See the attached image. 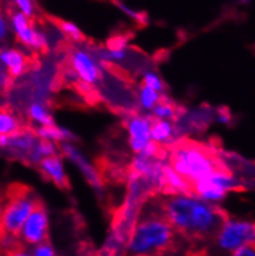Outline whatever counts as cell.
I'll list each match as a JSON object with an SVG mask.
<instances>
[{
  "instance_id": "23",
  "label": "cell",
  "mask_w": 255,
  "mask_h": 256,
  "mask_svg": "<svg viewBox=\"0 0 255 256\" xmlns=\"http://www.w3.org/2000/svg\"><path fill=\"white\" fill-rule=\"evenodd\" d=\"M142 84L161 94L165 90V83L161 80L160 76H158V73H155L154 70L144 72V74H142Z\"/></svg>"
},
{
  "instance_id": "27",
  "label": "cell",
  "mask_w": 255,
  "mask_h": 256,
  "mask_svg": "<svg viewBox=\"0 0 255 256\" xmlns=\"http://www.w3.org/2000/svg\"><path fill=\"white\" fill-rule=\"evenodd\" d=\"M230 256H255L254 245H246V246L240 248V249L232 252Z\"/></svg>"
},
{
  "instance_id": "31",
  "label": "cell",
  "mask_w": 255,
  "mask_h": 256,
  "mask_svg": "<svg viewBox=\"0 0 255 256\" xmlns=\"http://www.w3.org/2000/svg\"><path fill=\"white\" fill-rule=\"evenodd\" d=\"M217 116H218V122H222V124H228V122H230V114L228 110H226V112L220 110L218 112Z\"/></svg>"
},
{
  "instance_id": "20",
  "label": "cell",
  "mask_w": 255,
  "mask_h": 256,
  "mask_svg": "<svg viewBox=\"0 0 255 256\" xmlns=\"http://www.w3.org/2000/svg\"><path fill=\"white\" fill-rule=\"evenodd\" d=\"M28 116L34 122H38L41 126H48V125H54V119L50 112L48 110L45 106L40 102H35V103L30 104L28 110Z\"/></svg>"
},
{
  "instance_id": "29",
  "label": "cell",
  "mask_w": 255,
  "mask_h": 256,
  "mask_svg": "<svg viewBox=\"0 0 255 256\" xmlns=\"http://www.w3.org/2000/svg\"><path fill=\"white\" fill-rule=\"evenodd\" d=\"M6 256H32L31 255V250H28V248L24 246H18L15 249H12V252H6Z\"/></svg>"
},
{
  "instance_id": "25",
  "label": "cell",
  "mask_w": 255,
  "mask_h": 256,
  "mask_svg": "<svg viewBox=\"0 0 255 256\" xmlns=\"http://www.w3.org/2000/svg\"><path fill=\"white\" fill-rule=\"evenodd\" d=\"M18 6L20 12L26 15L28 18H32L35 14V5L32 0H12Z\"/></svg>"
},
{
  "instance_id": "4",
  "label": "cell",
  "mask_w": 255,
  "mask_h": 256,
  "mask_svg": "<svg viewBox=\"0 0 255 256\" xmlns=\"http://www.w3.org/2000/svg\"><path fill=\"white\" fill-rule=\"evenodd\" d=\"M5 196L6 198L2 204L0 213V235L19 238L26 219L40 203V200L31 188L20 184L10 187Z\"/></svg>"
},
{
  "instance_id": "12",
  "label": "cell",
  "mask_w": 255,
  "mask_h": 256,
  "mask_svg": "<svg viewBox=\"0 0 255 256\" xmlns=\"http://www.w3.org/2000/svg\"><path fill=\"white\" fill-rule=\"evenodd\" d=\"M0 64H2L10 80L20 77L28 68V58L20 50L0 48Z\"/></svg>"
},
{
  "instance_id": "15",
  "label": "cell",
  "mask_w": 255,
  "mask_h": 256,
  "mask_svg": "<svg viewBox=\"0 0 255 256\" xmlns=\"http://www.w3.org/2000/svg\"><path fill=\"white\" fill-rule=\"evenodd\" d=\"M168 190L170 194H181V193H192V186L180 176L178 172L170 166V164H164L162 177H161V184Z\"/></svg>"
},
{
  "instance_id": "6",
  "label": "cell",
  "mask_w": 255,
  "mask_h": 256,
  "mask_svg": "<svg viewBox=\"0 0 255 256\" xmlns=\"http://www.w3.org/2000/svg\"><path fill=\"white\" fill-rule=\"evenodd\" d=\"M240 190V181L222 167L216 170L202 181L192 184L191 194L196 196L204 202L216 204L232 190Z\"/></svg>"
},
{
  "instance_id": "11",
  "label": "cell",
  "mask_w": 255,
  "mask_h": 256,
  "mask_svg": "<svg viewBox=\"0 0 255 256\" xmlns=\"http://www.w3.org/2000/svg\"><path fill=\"white\" fill-rule=\"evenodd\" d=\"M60 150L62 151V155L66 158H68L71 162H74V166L77 167L83 174L88 184H90L96 190H102V180H100V174L96 170L90 161L87 160L84 155L74 145V142H61L60 144Z\"/></svg>"
},
{
  "instance_id": "1",
  "label": "cell",
  "mask_w": 255,
  "mask_h": 256,
  "mask_svg": "<svg viewBox=\"0 0 255 256\" xmlns=\"http://www.w3.org/2000/svg\"><path fill=\"white\" fill-rule=\"evenodd\" d=\"M161 213L175 232L192 239L214 236L226 214L191 193L170 194L161 202Z\"/></svg>"
},
{
  "instance_id": "3",
  "label": "cell",
  "mask_w": 255,
  "mask_h": 256,
  "mask_svg": "<svg viewBox=\"0 0 255 256\" xmlns=\"http://www.w3.org/2000/svg\"><path fill=\"white\" fill-rule=\"evenodd\" d=\"M170 166L191 186L204 180L216 170L222 168L210 151L192 142H180L174 146Z\"/></svg>"
},
{
  "instance_id": "32",
  "label": "cell",
  "mask_w": 255,
  "mask_h": 256,
  "mask_svg": "<svg viewBox=\"0 0 255 256\" xmlns=\"http://www.w3.org/2000/svg\"><path fill=\"white\" fill-rule=\"evenodd\" d=\"M0 213H2V204H0Z\"/></svg>"
},
{
  "instance_id": "5",
  "label": "cell",
  "mask_w": 255,
  "mask_h": 256,
  "mask_svg": "<svg viewBox=\"0 0 255 256\" xmlns=\"http://www.w3.org/2000/svg\"><path fill=\"white\" fill-rule=\"evenodd\" d=\"M217 249L223 254H232L246 245H254L255 226L253 222L226 216L214 234Z\"/></svg>"
},
{
  "instance_id": "13",
  "label": "cell",
  "mask_w": 255,
  "mask_h": 256,
  "mask_svg": "<svg viewBox=\"0 0 255 256\" xmlns=\"http://www.w3.org/2000/svg\"><path fill=\"white\" fill-rule=\"evenodd\" d=\"M40 171L48 180L54 182L57 187L61 190L70 188V181L67 177L64 164L62 162V158L58 155H52L45 158L40 164Z\"/></svg>"
},
{
  "instance_id": "22",
  "label": "cell",
  "mask_w": 255,
  "mask_h": 256,
  "mask_svg": "<svg viewBox=\"0 0 255 256\" xmlns=\"http://www.w3.org/2000/svg\"><path fill=\"white\" fill-rule=\"evenodd\" d=\"M58 28L62 31L66 38H68L70 40L74 41V42H82L84 40V35L82 34V31L74 25V22H64V20H60L58 22Z\"/></svg>"
},
{
  "instance_id": "2",
  "label": "cell",
  "mask_w": 255,
  "mask_h": 256,
  "mask_svg": "<svg viewBox=\"0 0 255 256\" xmlns=\"http://www.w3.org/2000/svg\"><path fill=\"white\" fill-rule=\"evenodd\" d=\"M172 226L162 213L142 214L132 228L126 242L128 256H158L171 246L175 239Z\"/></svg>"
},
{
  "instance_id": "7",
  "label": "cell",
  "mask_w": 255,
  "mask_h": 256,
  "mask_svg": "<svg viewBox=\"0 0 255 256\" xmlns=\"http://www.w3.org/2000/svg\"><path fill=\"white\" fill-rule=\"evenodd\" d=\"M70 58H71L72 70L82 80L83 84L90 87L97 84L102 80V64L90 50L77 47L72 51Z\"/></svg>"
},
{
  "instance_id": "30",
  "label": "cell",
  "mask_w": 255,
  "mask_h": 256,
  "mask_svg": "<svg viewBox=\"0 0 255 256\" xmlns=\"http://www.w3.org/2000/svg\"><path fill=\"white\" fill-rule=\"evenodd\" d=\"M8 36V24L5 22L4 16H2V12L0 10V44Z\"/></svg>"
},
{
  "instance_id": "19",
  "label": "cell",
  "mask_w": 255,
  "mask_h": 256,
  "mask_svg": "<svg viewBox=\"0 0 255 256\" xmlns=\"http://www.w3.org/2000/svg\"><path fill=\"white\" fill-rule=\"evenodd\" d=\"M162 99V94L156 92L152 88L146 87V86L142 84L139 88V93H138V100H139V106L142 110L152 112L154 106Z\"/></svg>"
},
{
  "instance_id": "26",
  "label": "cell",
  "mask_w": 255,
  "mask_h": 256,
  "mask_svg": "<svg viewBox=\"0 0 255 256\" xmlns=\"http://www.w3.org/2000/svg\"><path fill=\"white\" fill-rule=\"evenodd\" d=\"M116 5H118V6L120 8V9L123 10L124 12H126L128 16H130V18H132V19H134L135 22L142 24V22H144L145 20H146V18H145L144 15H142V14H140V12H135V10H132V9H130V8H128L126 5L123 4V2H116Z\"/></svg>"
},
{
  "instance_id": "24",
  "label": "cell",
  "mask_w": 255,
  "mask_h": 256,
  "mask_svg": "<svg viewBox=\"0 0 255 256\" xmlns=\"http://www.w3.org/2000/svg\"><path fill=\"white\" fill-rule=\"evenodd\" d=\"M31 255L32 256H57L56 250H54V245L51 244L48 240L41 242V244L35 245L31 249Z\"/></svg>"
},
{
  "instance_id": "9",
  "label": "cell",
  "mask_w": 255,
  "mask_h": 256,
  "mask_svg": "<svg viewBox=\"0 0 255 256\" xmlns=\"http://www.w3.org/2000/svg\"><path fill=\"white\" fill-rule=\"evenodd\" d=\"M10 19H12V31L20 44L40 52L48 48V38L45 34L41 32L32 25L30 18H28L22 12L12 10Z\"/></svg>"
},
{
  "instance_id": "14",
  "label": "cell",
  "mask_w": 255,
  "mask_h": 256,
  "mask_svg": "<svg viewBox=\"0 0 255 256\" xmlns=\"http://www.w3.org/2000/svg\"><path fill=\"white\" fill-rule=\"evenodd\" d=\"M38 140V138L36 136L35 132L19 130L15 134L10 135L6 148L12 154L20 156L22 160H25V158L28 156V154L30 152V150L34 148V145H35Z\"/></svg>"
},
{
  "instance_id": "21",
  "label": "cell",
  "mask_w": 255,
  "mask_h": 256,
  "mask_svg": "<svg viewBox=\"0 0 255 256\" xmlns=\"http://www.w3.org/2000/svg\"><path fill=\"white\" fill-rule=\"evenodd\" d=\"M152 119L156 120H175L178 118V110H176V106L174 104H171L170 102H164L161 99L158 104L152 108Z\"/></svg>"
},
{
  "instance_id": "8",
  "label": "cell",
  "mask_w": 255,
  "mask_h": 256,
  "mask_svg": "<svg viewBox=\"0 0 255 256\" xmlns=\"http://www.w3.org/2000/svg\"><path fill=\"white\" fill-rule=\"evenodd\" d=\"M48 230L50 222L48 210L40 202L26 219L19 233V240L28 246H35L48 239Z\"/></svg>"
},
{
  "instance_id": "17",
  "label": "cell",
  "mask_w": 255,
  "mask_h": 256,
  "mask_svg": "<svg viewBox=\"0 0 255 256\" xmlns=\"http://www.w3.org/2000/svg\"><path fill=\"white\" fill-rule=\"evenodd\" d=\"M176 135V128L172 122L168 120H156L152 119V129H150V138L152 142L158 145L172 142L174 136Z\"/></svg>"
},
{
  "instance_id": "18",
  "label": "cell",
  "mask_w": 255,
  "mask_h": 256,
  "mask_svg": "<svg viewBox=\"0 0 255 256\" xmlns=\"http://www.w3.org/2000/svg\"><path fill=\"white\" fill-rule=\"evenodd\" d=\"M20 129L19 119L15 116L10 109L8 108H0V135H10L18 132Z\"/></svg>"
},
{
  "instance_id": "28",
  "label": "cell",
  "mask_w": 255,
  "mask_h": 256,
  "mask_svg": "<svg viewBox=\"0 0 255 256\" xmlns=\"http://www.w3.org/2000/svg\"><path fill=\"white\" fill-rule=\"evenodd\" d=\"M10 80H12L8 77L6 70H5L4 67H2V64H0V90H6L8 86H9V83H10Z\"/></svg>"
},
{
  "instance_id": "16",
  "label": "cell",
  "mask_w": 255,
  "mask_h": 256,
  "mask_svg": "<svg viewBox=\"0 0 255 256\" xmlns=\"http://www.w3.org/2000/svg\"><path fill=\"white\" fill-rule=\"evenodd\" d=\"M35 135L38 139L48 140L54 144L61 142H74L77 139L71 130L66 128H60L56 125H48V126H40L36 129Z\"/></svg>"
},
{
  "instance_id": "10",
  "label": "cell",
  "mask_w": 255,
  "mask_h": 256,
  "mask_svg": "<svg viewBox=\"0 0 255 256\" xmlns=\"http://www.w3.org/2000/svg\"><path fill=\"white\" fill-rule=\"evenodd\" d=\"M152 118L146 116L132 114L128 118L126 125L129 132V145L132 152L140 154L150 142V129Z\"/></svg>"
}]
</instances>
